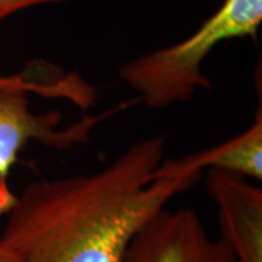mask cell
Masks as SVG:
<instances>
[{"label": "cell", "instance_id": "obj_1", "mask_svg": "<svg viewBox=\"0 0 262 262\" xmlns=\"http://www.w3.org/2000/svg\"><path fill=\"white\" fill-rule=\"evenodd\" d=\"M165 150L153 136L95 173L31 182L5 215L3 244L18 262H122L141 227L200 181Z\"/></svg>", "mask_w": 262, "mask_h": 262}, {"label": "cell", "instance_id": "obj_2", "mask_svg": "<svg viewBox=\"0 0 262 262\" xmlns=\"http://www.w3.org/2000/svg\"><path fill=\"white\" fill-rule=\"evenodd\" d=\"M261 22L262 0H223L189 37L122 64L120 77L153 110L185 102L213 86L203 72L210 53L225 41L255 38Z\"/></svg>", "mask_w": 262, "mask_h": 262}, {"label": "cell", "instance_id": "obj_3", "mask_svg": "<svg viewBox=\"0 0 262 262\" xmlns=\"http://www.w3.org/2000/svg\"><path fill=\"white\" fill-rule=\"evenodd\" d=\"M31 94L61 96L83 108L94 102L91 86L82 80L75 82L73 77L42 83L24 75L0 76V219L8 214L16 198L8 184L10 170L31 143L54 149L86 144L95 125L105 117L84 115L67 125L60 113H34Z\"/></svg>", "mask_w": 262, "mask_h": 262}, {"label": "cell", "instance_id": "obj_4", "mask_svg": "<svg viewBox=\"0 0 262 262\" xmlns=\"http://www.w3.org/2000/svg\"><path fill=\"white\" fill-rule=\"evenodd\" d=\"M122 262H234L222 236L211 239L194 210L162 208L131 241Z\"/></svg>", "mask_w": 262, "mask_h": 262}, {"label": "cell", "instance_id": "obj_5", "mask_svg": "<svg viewBox=\"0 0 262 262\" xmlns=\"http://www.w3.org/2000/svg\"><path fill=\"white\" fill-rule=\"evenodd\" d=\"M206 187L217 207L222 239L234 262H262V189L241 177L207 169Z\"/></svg>", "mask_w": 262, "mask_h": 262}, {"label": "cell", "instance_id": "obj_6", "mask_svg": "<svg viewBox=\"0 0 262 262\" xmlns=\"http://www.w3.org/2000/svg\"><path fill=\"white\" fill-rule=\"evenodd\" d=\"M175 160V159H173ZM188 172L215 169L241 178L262 179V110L258 106L252 124L229 140L175 160Z\"/></svg>", "mask_w": 262, "mask_h": 262}, {"label": "cell", "instance_id": "obj_7", "mask_svg": "<svg viewBox=\"0 0 262 262\" xmlns=\"http://www.w3.org/2000/svg\"><path fill=\"white\" fill-rule=\"evenodd\" d=\"M61 2H66V0H0V24L20 10L41 6V5L61 3Z\"/></svg>", "mask_w": 262, "mask_h": 262}, {"label": "cell", "instance_id": "obj_8", "mask_svg": "<svg viewBox=\"0 0 262 262\" xmlns=\"http://www.w3.org/2000/svg\"><path fill=\"white\" fill-rule=\"evenodd\" d=\"M0 262H18L15 255L9 251V248L3 244L2 237H0Z\"/></svg>", "mask_w": 262, "mask_h": 262}]
</instances>
